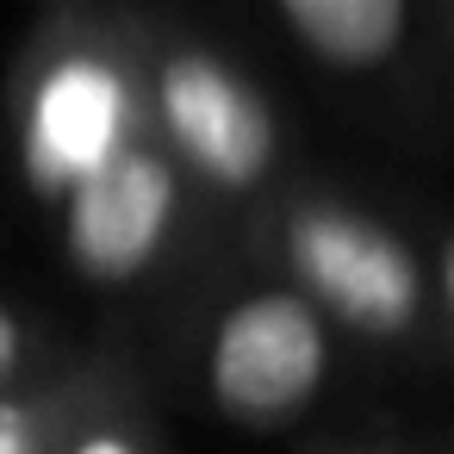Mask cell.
<instances>
[{
  "label": "cell",
  "instance_id": "obj_4",
  "mask_svg": "<svg viewBox=\"0 0 454 454\" xmlns=\"http://www.w3.org/2000/svg\"><path fill=\"white\" fill-rule=\"evenodd\" d=\"M336 361H342V336L330 330V317L299 286L268 274L262 286H249L212 317L206 398L224 423L268 435L317 411V398L336 380Z\"/></svg>",
  "mask_w": 454,
  "mask_h": 454
},
{
  "label": "cell",
  "instance_id": "obj_3",
  "mask_svg": "<svg viewBox=\"0 0 454 454\" xmlns=\"http://www.w3.org/2000/svg\"><path fill=\"white\" fill-rule=\"evenodd\" d=\"M150 131L181 162L187 187L212 212H255L280 187L286 137L274 100L212 44L144 38Z\"/></svg>",
  "mask_w": 454,
  "mask_h": 454
},
{
  "label": "cell",
  "instance_id": "obj_7",
  "mask_svg": "<svg viewBox=\"0 0 454 454\" xmlns=\"http://www.w3.org/2000/svg\"><path fill=\"white\" fill-rule=\"evenodd\" d=\"M125 373L113 361L100 367H69L44 386H0V454H57V442L75 429V417L106 392L119 386Z\"/></svg>",
  "mask_w": 454,
  "mask_h": 454
},
{
  "label": "cell",
  "instance_id": "obj_1",
  "mask_svg": "<svg viewBox=\"0 0 454 454\" xmlns=\"http://www.w3.org/2000/svg\"><path fill=\"white\" fill-rule=\"evenodd\" d=\"M255 255L299 286L348 348L386 361L442 355L429 255L367 200L317 181L274 187L255 212Z\"/></svg>",
  "mask_w": 454,
  "mask_h": 454
},
{
  "label": "cell",
  "instance_id": "obj_11",
  "mask_svg": "<svg viewBox=\"0 0 454 454\" xmlns=\"http://www.w3.org/2000/svg\"><path fill=\"white\" fill-rule=\"evenodd\" d=\"M299 454H411V448H398V442H386V435H317V442H305Z\"/></svg>",
  "mask_w": 454,
  "mask_h": 454
},
{
  "label": "cell",
  "instance_id": "obj_10",
  "mask_svg": "<svg viewBox=\"0 0 454 454\" xmlns=\"http://www.w3.org/2000/svg\"><path fill=\"white\" fill-rule=\"evenodd\" d=\"M26 361H32V330L13 305H0V386H13L26 373Z\"/></svg>",
  "mask_w": 454,
  "mask_h": 454
},
{
  "label": "cell",
  "instance_id": "obj_5",
  "mask_svg": "<svg viewBox=\"0 0 454 454\" xmlns=\"http://www.w3.org/2000/svg\"><path fill=\"white\" fill-rule=\"evenodd\" d=\"M200 193L156 131L131 137L63 193V255L94 286H137L175 262Z\"/></svg>",
  "mask_w": 454,
  "mask_h": 454
},
{
  "label": "cell",
  "instance_id": "obj_9",
  "mask_svg": "<svg viewBox=\"0 0 454 454\" xmlns=\"http://www.w3.org/2000/svg\"><path fill=\"white\" fill-rule=\"evenodd\" d=\"M429 293H435V324H442V348L454 355V212L429 231Z\"/></svg>",
  "mask_w": 454,
  "mask_h": 454
},
{
  "label": "cell",
  "instance_id": "obj_2",
  "mask_svg": "<svg viewBox=\"0 0 454 454\" xmlns=\"http://www.w3.org/2000/svg\"><path fill=\"white\" fill-rule=\"evenodd\" d=\"M144 131V32L94 13L44 20L13 69V144L32 193L63 200Z\"/></svg>",
  "mask_w": 454,
  "mask_h": 454
},
{
  "label": "cell",
  "instance_id": "obj_8",
  "mask_svg": "<svg viewBox=\"0 0 454 454\" xmlns=\"http://www.w3.org/2000/svg\"><path fill=\"white\" fill-rule=\"evenodd\" d=\"M57 454H162V442H156L144 404L131 398V386L119 380L75 417V429L57 442Z\"/></svg>",
  "mask_w": 454,
  "mask_h": 454
},
{
  "label": "cell",
  "instance_id": "obj_6",
  "mask_svg": "<svg viewBox=\"0 0 454 454\" xmlns=\"http://www.w3.org/2000/svg\"><path fill=\"white\" fill-rule=\"evenodd\" d=\"M293 38L336 75H373L411 32V0H274Z\"/></svg>",
  "mask_w": 454,
  "mask_h": 454
}]
</instances>
